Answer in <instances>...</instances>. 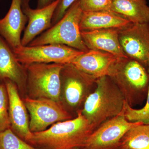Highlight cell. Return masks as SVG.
Returning <instances> with one entry per match:
<instances>
[{"mask_svg": "<svg viewBox=\"0 0 149 149\" xmlns=\"http://www.w3.org/2000/svg\"><path fill=\"white\" fill-rule=\"evenodd\" d=\"M95 128L81 112L77 117L54 123L41 132L32 133L28 143L42 149H82Z\"/></svg>", "mask_w": 149, "mask_h": 149, "instance_id": "1", "label": "cell"}, {"mask_svg": "<svg viewBox=\"0 0 149 149\" xmlns=\"http://www.w3.org/2000/svg\"><path fill=\"white\" fill-rule=\"evenodd\" d=\"M125 100L108 76L96 80L95 88L83 104L81 112L95 129L102 123L123 113Z\"/></svg>", "mask_w": 149, "mask_h": 149, "instance_id": "2", "label": "cell"}, {"mask_svg": "<svg viewBox=\"0 0 149 149\" xmlns=\"http://www.w3.org/2000/svg\"><path fill=\"white\" fill-rule=\"evenodd\" d=\"M109 76L130 107L141 104L147 99L149 73L139 62L128 57H119Z\"/></svg>", "mask_w": 149, "mask_h": 149, "instance_id": "3", "label": "cell"}, {"mask_svg": "<svg viewBox=\"0 0 149 149\" xmlns=\"http://www.w3.org/2000/svg\"><path fill=\"white\" fill-rule=\"evenodd\" d=\"M83 11L80 0L72 5L54 25L39 35L27 46L59 44L83 52L89 50L83 42L80 28Z\"/></svg>", "mask_w": 149, "mask_h": 149, "instance_id": "4", "label": "cell"}, {"mask_svg": "<svg viewBox=\"0 0 149 149\" xmlns=\"http://www.w3.org/2000/svg\"><path fill=\"white\" fill-rule=\"evenodd\" d=\"M63 65L34 63L24 65L26 85L32 96L30 98L49 99L61 102V73Z\"/></svg>", "mask_w": 149, "mask_h": 149, "instance_id": "5", "label": "cell"}, {"mask_svg": "<svg viewBox=\"0 0 149 149\" xmlns=\"http://www.w3.org/2000/svg\"><path fill=\"white\" fill-rule=\"evenodd\" d=\"M13 51L17 59L24 65L34 63L68 64L84 52L59 44L22 46Z\"/></svg>", "mask_w": 149, "mask_h": 149, "instance_id": "6", "label": "cell"}, {"mask_svg": "<svg viewBox=\"0 0 149 149\" xmlns=\"http://www.w3.org/2000/svg\"><path fill=\"white\" fill-rule=\"evenodd\" d=\"M24 102L30 114L29 127L32 133L45 130L55 123L72 119V116L61 102L27 97Z\"/></svg>", "mask_w": 149, "mask_h": 149, "instance_id": "7", "label": "cell"}, {"mask_svg": "<svg viewBox=\"0 0 149 149\" xmlns=\"http://www.w3.org/2000/svg\"><path fill=\"white\" fill-rule=\"evenodd\" d=\"M61 78L65 103L72 109L84 104L95 88L97 79L77 69L71 63L63 65Z\"/></svg>", "mask_w": 149, "mask_h": 149, "instance_id": "8", "label": "cell"}, {"mask_svg": "<svg viewBox=\"0 0 149 149\" xmlns=\"http://www.w3.org/2000/svg\"><path fill=\"white\" fill-rule=\"evenodd\" d=\"M130 122L124 116H117L106 120L88 137L83 149H119L125 133L134 126L143 124Z\"/></svg>", "mask_w": 149, "mask_h": 149, "instance_id": "9", "label": "cell"}, {"mask_svg": "<svg viewBox=\"0 0 149 149\" xmlns=\"http://www.w3.org/2000/svg\"><path fill=\"white\" fill-rule=\"evenodd\" d=\"M118 36L125 55L148 69L149 23H131L119 29Z\"/></svg>", "mask_w": 149, "mask_h": 149, "instance_id": "10", "label": "cell"}, {"mask_svg": "<svg viewBox=\"0 0 149 149\" xmlns=\"http://www.w3.org/2000/svg\"><path fill=\"white\" fill-rule=\"evenodd\" d=\"M5 81L8 96L10 128L20 139L28 143L32 133L29 129L27 108L19 97L17 86L10 80Z\"/></svg>", "mask_w": 149, "mask_h": 149, "instance_id": "11", "label": "cell"}, {"mask_svg": "<svg viewBox=\"0 0 149 149\" xmlns=\"http://www.w3.org/2000/svg\"><path fill=\"white\" fill-rule=\"evenodd\" d=\"M119 58L103 51L89 50L78 56L70 63L85 74L97 79L109 76Z\"/></svg>", "mask_w": 149, "mask_h": 149, "instance_id": "12", "label": "cell"}, {"mask_svg": "<svg viewBox=\"0 0 149 149\" xmlns=\"http://www.w3.org/2000/svg\"><path fill=\"white\" fill-rule=\"evenodd\" d=\"M28 19L23 12L21 0H12L4 17L0 19V36L13 50L21 47V34Z\"/></svg>", "mask_w": 149, "mask_h": 149, "instance_id": "13", "label": "cell"}, {"mask_svg": "<svg viewBox=\"0 0 149 149\" xmlns=\"http://www.w3.org/2000/svg\"><path fill=\"white\" fill-rule=\"evenodd\" d=\"M60 1L55 0L42 8L34 9L29 6L22 8L28 19V24L22 38V45H28L36 37L52 27L54 13Z\"/></svg>", "mask_w": 149, "mask_h": 149, "instance_id": "14", "label": "cell"}, {"mask_svg": "<svg viewBox=\"0 0 149 149\" xmlns=\"http://www.w3.org/2000/svg\"><path fill=\"white\" fill-rule=\"evenodd\" d=\"M119 29H104L81 31V36L89 50L107 52L118 57L125 55L119 42Z\"/></svg>", "mask_w": 149, "mask_h": 149, "instance_id": "15", "label": "cell"}, {"mask_svg": "<svg viewBox=\"0 0 149 149\" xmlns=\"http://www.w3.org/2000/svg\"><path fill=\"white\" fill-rule=\"evenodd\" d=\"M0 80H10L20 88L25 87L27 82L24 65L17 61L12 49L1 36Z\"/></svg>", "mask_w": 149, "mask_h": 149, "instance_id": "16", "label": "cell"}, {"mask_svg": "<svg viewBox=\"0 0 149 149\" xmlns=\"http://www.w3.org/2000/svg\"><path fill=\"white\" fill-rule=\"evenodd\" d=\"M131 23L111 11L83 12L80 28L81 31L104 29H121Z\"/></svg>", "mask_w": 149, "mask_h": 149, "instance_id": "17", "label": "cell"}, {"mask_svg": "<svg viewBox=\"0 0 149 149\" xmlns=\"http://www.w3.org/2000/svg\"><path fill=\"white\" fill-rule=\"evenodd\" d=\"M111 11L132 23H149L146 0H112Z\"/></svg>", "mask_w": 149, "mask_h": 149, "instance_id": "18", "label": "cell"}, {"mask_svg": "<svg viewBox=\"0 0 149 149\" xmlns=\"http://www.w3.org/2000/svg\"><path fill=\"white\" fill-rule=\"evenodd\" d=\"M119 149H149V124L130 128L121 139Z\"/></svg>", "mask_w": 149, "mask_h": 149, "instance_id": "19", "label": "cell"}, {"mask_svg": "<svg viewBox=\"0 0 149 149\" xmlns=\"http://www.w3.org/2000/svg\"><path fill=\"white\" fill-rule=\"evenodd\" d=\"M0 149H42L30 145L18 137L10 128L0 132Z\"/></svg>", "mask_w": 149, "mask_h": 149, "instance_id": "20", "label": "cell"}, {"mask_svg": "<svg viewBox=\"0 0 149 149\" xmlns=\"http://www.w3.org/2000/svg\"><path fill=\"white\" fill-rule=\"evenodd\" d=\"M149 73V63L148 69ZM147 101L143 107L140 109H133L125 101L123 115L130 122H141L149 124V85Z\"/></svg>", "mask_w": 149, "mask_h": 149, "instance_id": "21", "label": "cell"}, {"mask_svg": "<svg viewBox=\"0 0 149 149\" xmlns=\"http://www.w3.org/2000/svg\"><path fill=\"white\" fill-rule=\"evenodd\" d=\"M10 128L8 115V99L6 86L0 85V132Z\"/></svg>", "mask_w": 149, "mask_h": 149, "instance_id": "22", "label": "cell"}, {"mask_svg": "<svg viewBox=\"0 0 149 149\" xmlns=\"http://www.w3.org/2000/svg\"><path fill=\"white\" fill-rule=\"evenodd\" d=\"M83 12L111 11L112 0H80Z\"/></svg>", "mask_w": 149, "mask_h": 149, "instance_id": "23", "label": "cell"}, {"mask_svg": "<svg viewBox=\"0 0 149 149\" xmlns=\"http://www.w3.org/2000/svg\"><path fill=\"white\" fill-rule=\"evenodd\" d=\"M77 0H60L54 13L52 19V26L54 25L65 14L67 11L75 1Z\"/></svg>", "mask_w": 149, "mask_h": 149, "instance_id": "24", "label": "cell"}, {"mask_svg": "<svg viewBox=\"0 0 149 149\" xmlns=\"http://www.w3.org/2000/svg\"><path fill=\"white\" fill-rule=\"evenodd\" d=\"M55 0H37V8H41L49 6Z\"/></svg>", "mask_w": 149, "mask_h": 149, "instance_id": "25", "label": "cell"}, {"mask_svg": "<svg viewBox=\"0 0 149 149\" xmlns=\"http://www.w3.org/2000/svg\"><path fill=\"white\" fill-rule=\"evenodd\" d=\"M22 8L29 6L30 0H21Z\"/></svg>", "mask_w": 149, "mask_h": 149, "instance_id": "26", "label": "cell"}, {"mask_svg": "<svg viewBox=\"0 0 149 149\" xmlns=\"http://www.w3.org/2000/svg\"><path fill=\"white\" fill-rule=\"evenodd\" d=\"M74 149H80V148H75Z\"/></svg>", "mask_w": 149, "mask_h": 149, "instance_id": "27", "label": "cell"}]
</instances>
